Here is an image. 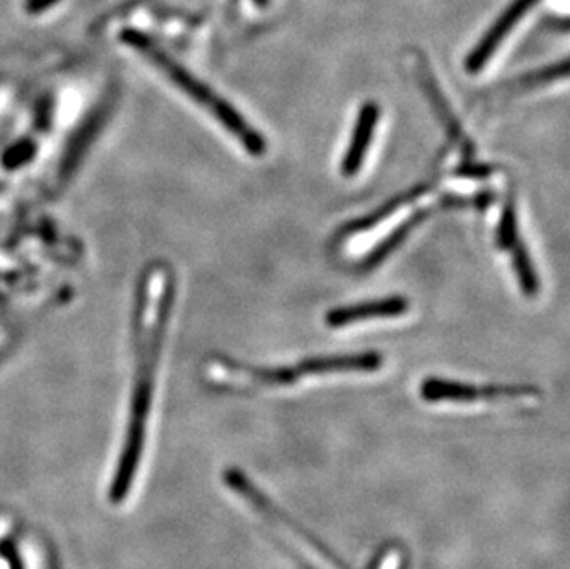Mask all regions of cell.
Instances as JSON below:
<instances>
[{"mask_svg": "<svg viewBox=\"0 0 570 569\" xmlns=\"http://www.w3.org/2000/svg\"><path fill=\"white\" fill-rule=\"evenodd\" d=\"M421 218H425V215L421 213V215H415V217L412 218V220H408L404 226H401V228L397 229L396 234L394 236L388 237V241L383 242L380 247L375 250V252L369 255V259L366 261V266H373V264L380 263L383 259L388 255V253L391 252V250H396L399 244H401L404 239H407L408 234L412 231L413 226L415 224L420 223Z\"/></svg>", "mask_w": 570, "mask_h": 569, "instance_id": "9", "label": "cell"}, {"mask_svg": "<svg viewBox=\"0 0 570 569\" xmlns=\"http://www.w3.org/2000/svg\"><path fill=\"white\" fill-rule=\"evenodd\" d=\"M517 213H515V206H513V202L510 200L506 207H504V213H502L501 217V226H499V244H501L502 248L510 250L513 242L517 241Z\"/></svg>", "mask_w": 570, "mask_h": 569, "instance_id": "10", "label": "cell"}, {"mask_svg": "<svg viewBox=\"0 0 570 569\" xmlns=\"http://www.w3.org/2000/svg\"><path fill=\"white\" fill-rule=\"evenodd\" d=\"M510 250H512L513 266H515V274H517L523 293L534 296L539 291V277L529 259L528 248L524 247L521 239H517Z\"/></svg>", "mask_w": 570, "mask_h": 569, "instance_id": "8", "label": "cell"}, {"mask_svg": "<svg viewBox=\"0 0 570 569\" xmlns=\"http://www.w3.org/2000/svg\"><path fill=\"white\" fill-rule=\"evenodd\" d=\"M537 2H539V0H513L512 7L502 13L499 21H495V24L488 30V34L478 42L477 47L472 48V53L467 56V69L471 72L480 71L483 65L488 64L489 58L493 56L497 48L501 47V43L506 39L508 34L517 26L518 21H521L532 8L536 7Z\"/></svg>", "mask_w": 570, "mask_h": 569, "instance_id": "5", "label": "cell"}, {"mask_svg": "<svg viewBox=\"0 0 570 569\" xmlns=\"http://www.w3.org/2000/svg\"><path fill=\"white\" fill-rule=\"evenodd\" d=\"M123 39L129 43L132 47L137 48L139 53L145 54L146 58L151 59L158 65L159 69L191 99L196 100L200 106L205 107L213 117L218 118V123L233 134L235 139L248 150L251 156L261 158L266 152V141L262 134H259L250 123L235 110L229 102L220 99L218 94L213 93L205 83L200 82L198 78H194L191 72L183 69L180 64H175L174 59L169 58L163 50H159L148 37L142 36L140 32L135 30H126Z\"/></svg>", "mask_w": 570, "mask_h": 569, "instance_id": "1", "label": "cell"}, {"mask_svg": "<svg viewBox=\"0 0 570 569\" xmlns=\"http://www.w3.org/2000/svg\"><path fill=\"white\" fill-rule=\"evenodd\" d=\"M529 394L537 392L528 387H477L442 377H429L421 383V398L429 403H475L478 399L528 398Z\"/></svg>", "mask_w": 570, "mask_h": 569, "instance_id": "4", "label": "cell"}, {"mask_svg": "<svg viewBox=\"0 0 570 569\" xmlns=\"http://www.w3.org/2000/svg\"><path fill=\"white\" fill-rule=\"evenodd\" d=\"M408 299L402 296H388V298L373 299L355 306L337 307L327 312L326 322L331 328H344L347 323L373 320V318L402 317L408 311Z\"/></svg>", "mask_w": 570, "mask_h": 569, "instance_id": "6", "label": "cell"}, {"mask_svg": "<svg viewBox=\"0 0 570 569\" xmlns=\"http://www.w3.org/2000/svg\"><path fill=\"white\" fill-rule=\"evenodd\" d=\"M172 293L174 288L167 283L163 294L159 296L158 306H156V315L150 329H142L148 341L142 342V353H140L139 376H137V385H135L134 409H132V428H129V441L124 453L123 464L118 470L117 482L113 488L115 499L123 498L128 492L126 488L134 479L137 460H139L140 444L145 436L146 418L150 411L151 392H153V374H156V361H158L159 344H161V334H163L164 322L169 315L170 301H172Z\"/></svg>", "mask_w": 570, "mask_h": 569, "instance_id": "2", "label": "cell"}, {"mask_svg": "<svg viewBox=\"0 0 570 569\" xmlns=\"http://www.w3.org/2000/svg\"><path fill=\"white\" fill-rule=\"evenodd\" d=\"M378 118H380V106L375 102H366L358 112L356 117L355 129H353V139L345 150L344 159H342V174L344 177H355L361 171L364 159H366L367 150L373 141V132L377 128Z\"/></svg>", "mask_w": 570, "mask_h": 569, "instance_id": "7", "label": "cell"}, {"mask_svg": "<svg viewBox=\"0 0 570 569\" xmlns=\"http://www.w3.org/2000/svg\"><path fill=\"white\" fill-rule=\"evenodd\" d=\"M380 366H383V355L377 352H366L307 359L296 366L259 368V371H250L248 374L255 382L269 383V385H288L301 377L323 376V374H337V372H373Z\"/></svg>", "mask_w": 570, "mask_h": 569, "instance_id": "3", "label": "cell"}, {"mask_svg": "<svg viewBox=\"0 0 570 569\" xmlns=\"http://www.w3.org/2000/svg\"><path fill=\"white\" fill-rule=\"evenodd\" d=\"M56 2H58V0H29V2H26V10H29L30 13H39L53 7Z\"/></svg>", "mask_w": 570, "mask_h": 569, "instance_id": "11", "label": "cell"}, {"mask_svg": "<svg viewBox=\"0 0 570 569\" xmlns=\"http://www.w3.org/2000/svg\"><path fill=\"white\" fill-rule=\"evenodd\" d=\"M460 172H464V174H471V169H461ZM489 172V169H483V167H480V169H478L477 171V174L478 177H482V174H488Z\"/></svg>", "mask_w": 570, "mask_h": 569, "instance_id": "12", "label": "cell"}]
</instances>
